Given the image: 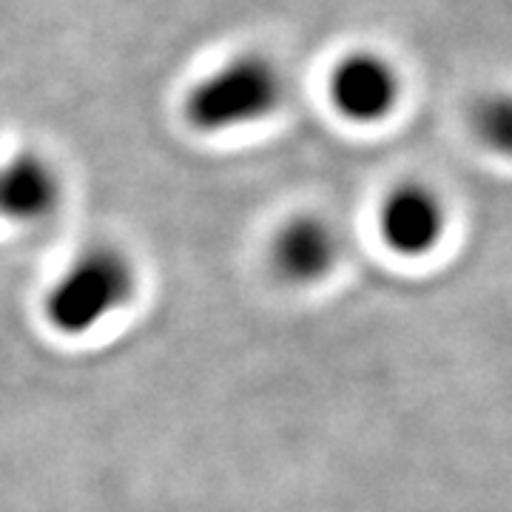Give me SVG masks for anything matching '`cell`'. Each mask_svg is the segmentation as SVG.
Instances as JSON below:
<instances>
[{
	"instance_id": "6da1fadb",
	"label": "cell",
	"mask_w": 512,
	"mask_h": 512,
	"mask_svg": "<svg viewBox=\"0 0 512 512\" xmlns=\"http://www.w3.org/2000/svg\"><path fill=\"white\" fill-rule=\"evenodd\" d=\"M140 293V271L128 251L114 242H94L69 259L43 293L40 313L52 333L83 339L117 313L128 311Z\"/></svg>"
},
{
	"instance_id": "7a4b0ae2",
	"label": "cell",
	"mask_w": 512,
	"mask_h": 512,
	"mask_svg": "<svg viewBox=\"0 0 512 512\" xmlns=\"http://www.w3.org/2000/svg\"><path fill=\"white\" fill-rule=\"evenodd\" d=\"M285 97V77L271 57L242 52L202 74L183 97V117L197 134H231L268 120Z\"/></svg>"
},
{
	"instance_id": "3957f363",
	"label": "cell",
	"mask_w": 512,
	"mask_h": 512,
	"mask_svg": "<svg viewBox=\"0 0 512 512\" xmlns=\"http://www.w3.org/2000/svg\"><path fill=\"white\" fill-rule=\"evenodd\" d=\"M453 214L447 197L427 180H399L376 205V237L390 256L424 262L436 256L450 237Z\"/></svg>"
},
{
	"instance_id": "277c9868",
	"label": "cell",
	"mask_w": 512,
	"mask_h": 512,
	"mask_svg": "<svg viewBox=\"0 0 512 512\" xmlns=\"http://www.w3.org/2000/svg\"><path fill=\"white\" fill-rule=\"evenodd\" d=\"M402 94L399 66L376 49H353L330 69V106L353 126H379L390 120L402 106Z\"/></svg>"
},
{
	"instance_id": "5b68a950",
	"label": "cell",
	"mask_w": 512,
	"mask_h": 512,
	"mask_svg": "<svg viewBox=\"0 0 512 512\" xmlns=\"http://www.w3.org/2000/svg\"><path fill=\"white\" fill-rule=\"evenodd\" d=\"M342 262V234L325 214L299 211L279 222L268 242V268L288 288H316Z\"/></svg>"
},
{
	"instance_id": "8992f818",
	"label": "cell",
	"mask_w": 512,
	"mask_h": 512,
	"mask_svg": "<svg viewBox=\"0 0 512 512\" xmlns=\"http://www.w3.org/2000/svg\"><path fill=\"white\" fill-rule=\"evenodd\" d=\"M63 205V177L40 151H18L0 163V220L43 225Z\"/></svg>"
},
{
	"instance_id": "52a82bcc",
	"label": "cell",
	"mask_w": 512,
	"mask_h": 512,
	"mask_svg": "<svg viewBox=\"0 0 512 512\" xmlns=\"http://www.w3.org/2000/svg\"><path fill=\"white\" fill-rule=\"evenodd\" d=\"M470 131L484 151L512 163V89L481 94L470 109Z\"/></svg>"
}]
</instances>
